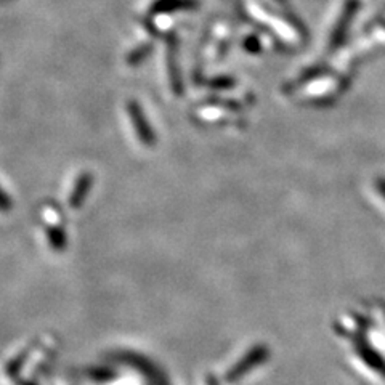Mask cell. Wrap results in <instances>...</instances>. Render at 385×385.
<instances>
[{
  "instance_id": "obj_1",
  "label": "cell",
  "mask_w": 385,
  "mask_h": 385,
  "mask_svg": "<svg viewBox=\"0 0 385 385\" xmlns=\"http://www.w3.org/2000/svg\"><path fill=\"white\" fill-rule=\"evenodd\" d=\"M196 0H159L154 5V10L159 13H169L173 10H188L196 7Z\"/></svg>"
},
{
  "instance_id": "obj_2",
  "label": "cell",
  "mask_w": 385,
  "mask_h": 385,
  "mask_svg": "<svg viewBox=\"0 0 385 385\" xmlns=\"http://www.w3.org/2000/svg\"><path fill=\"white\" fill-rule=\"evenodd\" d=\"M132 112H133V121H135V127H137L140 137H142L143 142L146 145H151L153 143V133H151V130L148 127V124L145 122L143 119V115H140L138 108L137 106H132Z\"/></svg>"
},
{
  "instance_id": "obj_3",
  "label": "cell",
  "mask_w": 385,
  "mask_h": 385,
  "mask_svg": "<svg viewBox=\"0 0 385 385\" xmlns=\"http://www.w3.org/2000/svg\"><path fill=\"white\" fill-rule=\"evenodd\" d=\"M379 191H381V194L385 198V180L384 178H381V182H379Z\"/></svg>"
}]
</instances>
